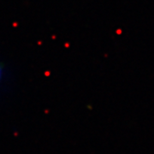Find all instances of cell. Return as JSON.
Listing matches in <instances>:
<instances>
[{
	"mask_svg": "<svg viewBox=\"0 0 154 154\" xmlns=\"http://www.w3.org/2000/svg\"><path fill=\"white\" fill-rule=\"evenodd\" d=\"M2 79H3V69H2V67L0 65V82L2 81Z\"/></svg>",
	"mask_w": 154,
	"mask_h": 154,
	"instance_id": "1",
	"label": "cell"
}]
</instances>
